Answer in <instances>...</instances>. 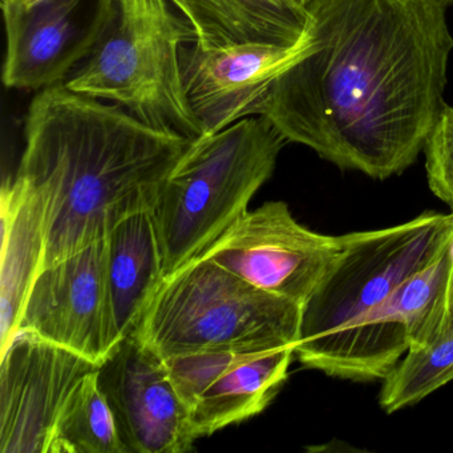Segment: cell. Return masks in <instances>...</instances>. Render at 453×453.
Returning a JSON list of instances; mask_svg holds the SVG:
<instances>
[{
	"mask_svg": "<svg viewBox=\"0 0 453 453\" xmlns=\"http://www.w3.org/2000/svg\"><path fill=\"white\" fill-rule=\"evenodd\" d=\"M193 42L195 28L169 0H113L104 35L65 86L193 142L203 132L181 67L182 49Z\"/></svg>",
	"mask_w": 453,
	"mask_h": 453,
	"instance_id": "obj_4",
	"label": "cell"
},
{
	"mask_svg": "<svg viewBox=\"0 0 453 453\" xmlns=\"http://www.w3.org/2000/svg\"><path fill=\"white\" fill-rule=\"evenodd\" d=\"M429 189L453 208V108L444 105L424 144Z\"/></svg>",
	"mask_w": 453,
	"mask_h": 453,
	"instance_id": "obj_19",
	"label": "cell"
},
{
	"mask_svg": "<svg viewBox=\"0 0 453 453\" xmlns=\"http://www.w3.org/2000/svg\"><path fill=\"white\" fill-rule=\"evenodd\" d=\"M302 306L261 290L205 257L165 275L136 334L163 359L296 346Z\"/></svg>",
	"mask_w": 453,
	"mask_h": 453,
	"instance_id": "obj_5",
	"label": "cell"
},
{
	"mask_svg": "<svg viewBox=\"0 0 453 453\" xmlns=\"http://www.w3.org/2000/svg\"><path fill=\"white\" fill-rule=\"evenodd\" d=\"M97 363L19 330L2 352L0 452L52 453L58 421Z\"/></svg>",
	"mask_w": 453,
	"mask_h": 453,
	"instance_id": "obj_9",
	"label": "cell"
},
{
	"mask_svg": "<svg viewBox=\"0 0 453 453\" xmlns=\"http://www.w3.org/2000/svg\"><path fill=\"white\" fill-rule=\"evenodd\" d=\"M34 2H38V0H26V4H34Z\"/></svg>",
	"mask_w": 453,
	"mask_h": 453,
	"instance_id": "obj_22",
	"label": "cell"
},
{
	"mask_svg": "<svg viewBox=\"0 0 453 453\" xmlns=\"http://www.w3.org/2000/svg\"><path fill=\"white\" fill-rule=\"evenodd\" d=\"M453 380V333L440 336L420 349H408L407 357L384 378L379 395L387 413L421 402Z\"/></svg>",
	"mask_w": 453,
	"mask_h": 453,
	"instance_id": "obj_18",
	"label": "cell"
},
{
	"mask_svg": "<svg viewBox=\"0 0 453 453\" xmlns=\"http://www.w3.org/2000/svg\"><path fill=\"white\" fill-rule=\"evenodd\" d=\"M437 4H441L442 7L448 9V7L453 6V0H436Z\"/></svg>",
	"mask_w": 453,
	"mask_h": 453,
	"instance_id": "obj_21",
	"label": "cell"
},
{
	"mask_svg": "<svg viewBox=\"0 0 453 453\" xmlns=\"http://www.w3.org/2000/svg\"><path fill=\"white\" fill-rule=\"evenodd\" d=\"M450 333H453V269L452 274H450L449 288H448L447 306H445L444 322H442L440 336Z\"/></svg>",
	"mask_w": 453,
	"mask_h": 453,
	"instance_id": "obj_20",
	"label": "cell"
},
{
	"mask_svg": "<svg viewBox=\"0 0 453 453\" xmlns=\"http://www.w3.org/2000/svg\"><path fill=\"white\" fill-rule=\"evenodd\" d=\"M288 142L264 116L190 142L153 205L165 275L201 256L249 211Z\"/></svg>",
	"mask_w": 453,
	"mask_h": 453,
	"instance_id": "obj_3",
	"label": "cell"
},
{
	"mask_svg": "<svg viewBox=\"0 0 453 453\" xmlns=\"http://www.w3.org/2000/svg\"><path fill=\"white\" fill-rule=\"evenodd\" d=\"M203 50L240 44L293 47L309 36L311 18L299 0H169Z\"/></svg>",
	"mask_w": 453,
	"mask_h": 453,
	"instance_id": "obj_16",
	"label": "cell"
},
{
	"mask_svg": "<svg viewBox=\"0 0 453 453\" xmlns=\"http://www.w3.org/2000/svg\"><path fill=\"white\" fill-rule=\"evenodd\" d=\"M311 46L257 108L288 142L386 180L444 108L453 38L436 0H306Z\"/></svg>",
	"mask_w": 453,
	"mask_h": 453,
	"instance_id": "obj_1",
	"label": "cell"
},
{
	"mask_svg": "<svg viewBox=\"0 0 453 453\" xmlns=\"http://www.w3.org/2000/svg\"><path fill=\"white\" fill-rule=\"evenodd\" d=\"M19 330L100 363L113 349L105 280V237L43 267Z\"/></svg>",
	"mask_w": 453,
	"mask_h": 453,
	"instance_id": "obj_12",
	"label": "cell"
},
{
	"mask_svg": "<svg viewBox=\"0 0 453 453\" xmlns=\"http://www.w3.org/2000/svg\"><path fill=\"white\" fill-rule=\"evenodd\" d=\"M310 46V34L293 47L240 44L203 50L196 42L187 44L181 51L182 76L203 136L256 116L273 83L304 57Z\"/></svg>",
	"mask_w": 453,
	"mask_h": 453,
	"instance_id": "obj_13",
	"label": "cell"
},
{
	"mask_svg": "<svg viewBox=\"0 0 453 453\" xmlns=\"http://www.w3.org/2000/svg\"><path fill=\"white\" fill-rule=\"evenodd\" d=\"M343 235L299 224L288 203L270 201L248 211L201 256L267 293L303 307L333 269Z\"/></svg>",
	"mask_w": 453,
	"mask_h": 453,
	"instance_id": "obj_7",
	"label": "cell"
},
{
	"mask_svg": "<svg viewBox=\"0 0 453 453\" xmlns=\"http://www.w3.org/2000/svg\"><path fill=\"white\" fill-rule=\"evenodd\" d=\"M6 31L2 81L9 89L65 83L92 54L113 15V0H0Z\"/></svg>",
	"mask_w": 453,
	"mask_h": 453,
	"instance_id": "obj_8",
	"label": "cell"
},
{
	"mask_svg": "<svg viewBox=\"0 0 453 453\" xmlns=\"http://www.w3.org/2000/svg\"><path fill=\"white\" fill-rule=\"evenodd\" d=\"M23 140L14 174L47 200L43 267L104 238L121 214L155 205L161 184L192 142L65 83L34 97Z\"/></svg>",
	"mask_w": 453,
	"mask_h": 453,
	"instance_id": "obj_2",
	"label": "cell"
},
{
	"mask_svg": "<svg viewBox=\"0 0 453 453\" xmlns=\"http://www.w3.org/2000/svg\"><path fill=\"white\" fill-rule=\"evenodd\" d=\"M96 375L128 453L193 449L197 437L168 367L136 334L111 349Z\"/></svg>",
	"mask_w": 453,
	"mask_h": 453,
	"instance_id": "obj_10",
	"label": "cell"
},
{
	"mask_svg": "<svg viewBox=\"0 0 453 453\" xmlns=\"http://www.w3.org/2000/svg\"><path fill=\"white\" fill-rule=\"evenodd\" d=\"M452 237L453 211H426L396 226L343 235L341 256L302 307L299 362L310 368L336 339L439 258Z\"/></svg>",
	"mask_w": 453,
	"mask_h": 453,
	"instance_id": "obj_6",
	"label": "cell"
},
{
	"mask_svg": "<svg viewBox=\"0 0 453 453\" xmlns=\"http://www.w3.org/2000/svg\"><path fill=\"white\" fill-rule=\"evenodd\" d=\"M0 262V351L19 331L28 294L43 269L47 243V200L25 180L4 179Z\"/></svg>",
	"mask_w": 453,
	"mask_h": 453,
	"instance_id": "obj_15",
	"label": "cell"
},
{
	"mask_svg": "<svg viewBox=\"0 0 453 453\" xmlns=\"http://www.w3.org/2000/svg\"><path fill=\"white\" fill-rule=\"evenodd\" d=\"M296 346L164 359L198 439L259 415L288 378Z\"/></svg>",
	"mask_w": 453,
	"mask_h": 453,
	"instance_id": "obj_11",
	"label": "cell"
},
{
	"mask_svg": "<svg viewBox=\"0 0 453 453\" xmlns=\"http://www.w3.org/2000/svg\"><path fill=\"white\" fill-rule=\"evenodd\" d=\"M165 278L153 206L121 214L105 234V280L113 347L136 331Z\"/></svg>",
	"mask_w": 453,
	"mask_h": 453,
	"instance_id": "obj_14",
	"label": "cell"
},
{
	"mask_svg": "<svg viewBox=\"0 0 453 453\" xmlns=\"http://www.w3.org/2000/svg\"><path fill=\"white\" fill-rule=\"evenodd\" d=\"M299 2H301V4H304V2H306V0H299Z\"/></svg>",
	"mask_w": 453,
	"mask_h": 453,
	"instance_id": "obj_23",
	"label": "cell"
},
{
	"mask_svg": "<svg viewBox=\"0 0 453 453\" xmlns=\"http://www.w3.org/2000/svg\"><path fill=\"white\" fill-rule=\"evenodd\" d=\"M96 371L68 399L58 421L52 453H128Z\"/></svg>",
	"mask_w": 453,
	"mask_h": 453,
	"instance_id": "obj_17",
	"label": "cell"
}]
</instances>
